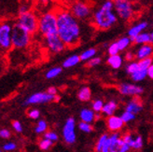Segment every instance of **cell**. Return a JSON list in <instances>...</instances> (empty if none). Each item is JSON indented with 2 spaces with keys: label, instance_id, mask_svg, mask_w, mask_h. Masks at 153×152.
Masks as SVG:
<instances>
[{
  "label": "cell",
  "instance_id": "cell-5",
  "mask_svg": "<svg viewBox=\"0 0 153 152\" xmlns=\"http://www.w3.org/2000/svg\"><path fill=\"white\" fill-rule=\"evenodd\" d=\"M31 36L15 22L12 29V47L18 50L27 48L31 43Z\"/></svg>",
  "mask_w": 153,
  "mask_h": 152
},
{
  "label": "cell",
  "instance_id": "cell-42",
  "mask_svg": "<svg viewBox=\"0 0 153 152\" xmlns=\"http://www.w3.org/2000/svg\"><path fill=\"white\" fill-rule=\"evenodd\" d=\"M136 59L135 57V52L132 51V50H129L125 53L124 55V60L126 61L127 63H131V62H134V61Z\"/></svg>",
  "mask_w": 153,
  "mask_h": 152
},
{
  "label": "cell",
  "instance_id": "cell-19",
  "mask_svg": "<svg viewBox=\"0 0 153 152\" xmlns=\"http://www.w3.org/2000/svg\"><path fill=\"white\" fill-rule=\"evenodd\" d=\"M79 119L80 121L91 124L96 120V113L91 108H84L79 112Z\"/></svg>",
  "mask_w": 153,
  "mask_h": 152
},
{
  "label": "cell",
  "instance_id": "cell-15",
  "mask_svg": "<svg viewBox=\"0 0 153 152\" xmlns=\"http://www.w3.org/2000/svg\"><path fill=\"white\" fill-rule=\"evenodd\" d=\"M124 122L122 119L120 118V116H110L105 119V125L108 130L109 132H111V133H120L122 129L124 127Z\"/></svg>",
  "mask_w": 153,
  "mask_h": 152
},
{
  "label": "cell",
  "instance_id": "cell-10",
  "mask_svg": "<svg viewBox=\"0 0 153 152\" xmlns=\"http://www.w3.org/2000/svg\"><path fill=\"white\" fill-rule=\"evenodd\" d=\"M62 136L67 145H72L76 142V119L72 117L66 119L62 129Z\"/></svg>",
  "mask_w": 153,
  "mask_h": 152
},
{
  "label": "cell",
  "instance_id": "cell-22",
  "mask_svg": "<svg viewBox=\"0 0 153 152\" xmlns=\"http://www.w3.org/2000/svg\"><path fill=\"white\" fill-rule=\"evenodd\" d=\"M76 96L80 102H89L91 99V90L89 87L84 86L79 90Z\"/></svg>",
  "mask_w": 153,
  "mask_h": 152
},
{
  "label": "cell",
  "instance_id": "cell-17",
  "mask_svg": "<svg viewBox=\"0 0 153 152\" xmlns=\"http://www.w3.org/2000/svg\"><path fill=\"white\" fill-rule=\"evenodd\" d=\"M149 27V22L147 21H143L140 22H137L134 25H133L132 27H130L128 30V36L132 39V41L134 42V40L135 39V37L140 35L141 33L145 32V30Z\"/></svg>",
  "mask_w": 153,
  "mask_h": 152
},
{
  "label": "cell",
  "instance_id": "cell-16",
  "mask_svg": "<svg viewBox=\"0 0 153 152\" xmlns=\"http://www.w3.org/2000/svg\"><path fill=\"white\" fill-rule=\"evenodd\" d=\"M143 108H144V105H143V102L140 97H133L131 100H129L126 103L124 106L125 111L131 112L134 114V115H137V114L142 112Z\"/></svg>",
  "mask_w": 153,
  "mask_h": 152
},
{
  "label": "cell",
  "instance_id": "cell-39",
  "mask_svg": "<svg viewBox=\"0 0 153 152\" xmlns=\"http://www.w3.org/2000/svg\"><path fill=\"white\" fill-rule=\"evenodd\" d=\"M43 137L44 138H47V139H49V140H51V142H56V141H58V139H59V135H58V133H56V132H54V131H48V132H46L44 134H43Z\"/></svg>",
  "mask_w": 153,
  "mask_h": 152
},
{
  "label": "cell",
  "instance_id": "cell-13",
  "mask_svg": "<svg viewBox=\"0 0 153 152\" xmlns=\"http://www.w3.org/2000/svg\"><path fill=\"white\" fill-rule=\"evenodd\" d=\"M110 152H130L131 148L122 139L120 133H113L109 134Z\"/></svg>",
  "mask_w": 153,
  "mask_h": 152
},
{
  "label": "cell",
  "instance_id": "cell-21",
  "mask_svg": "<svg viewBox=\"0 0 153 152\" xmlns=\"http://www.w3.org/2000/svg\"><path fill=\"white\" fill-rule=\"evenodd\" d=\"M123 61H124V58H122L120 54H118V55L108 56V59H106V63H108V65L111 68L117 70V69H120V68L122 66V65H123Z\"/></svg>",
  "mask_w": 153,
  "mask_h": 152
},
{
  "label": "cell",
  "instance_id": "cell-37",
  "mask_svg": "<svg viewBox=\"0 0 153 152\" xmlns=\"http://www.w3.org/2000/svg\"><path fill=\"white\" fill-rule=\"evenodd\" d=\"M120 118L122 119L124 123H129V122H131V121L135 119V115L131 112H128V111L124 110L120 114Z\"/></svg>",
  "mask_w": 153,
  "mask_h": 152
},
{
  "label": "cell",
  "instance_id": "cell-43",
  "mask_svg": "<svg viewBox=\"0 0 153 152\" xmlns=\"http://www.w3.org/2000/svg\"><path fill=\"white\" fill-rule=\"evenodd\" d=\"M11 136V132L7 128H2L0 130V137L2 139H10Z\"/></svg>",
  "mask_w": 153,
  "mask_h": 152
},
{
  "label": "cell",
  "instance_id": "cell-29",
  "mask_svg": "<svg viewBox=\"0 0 153 152\" xmlns=\"http://www.w3.org/2000/svg\"><path fill=\"white\" fill-rule=\"evenodd\" d=\"M48 122L44 119H40L37 121V123L35 127V133L36 134H44L46 132H48Z\"/></svg>",
  "mask_w": 153,
  "mask_h": 152
},
{
  "label": "cell",
  "instance_id": "cell-11",
  "mask_svg": "<svg viewBox=\"0 0 153 152\" xmlns=\"http://www.w3.org/2000/svg\"><path fill=\"white\" fill-rule=\"evenodd\" d=\"M44 43L47 50L51 53H52V54L61 53L66 48L65 44L60 39V36L58 35H53V36L44 37Z\"/></svg>",
  "mask_w": 153,
  "mask_h": 152
},
{
  "label": "cell",
  "instance_id": "cell-36",
  "mask_svg": "<svg viewBox=\"0 0 153 152\" xmlns=\"http://www.w3.org/2000/svg\"><path fill=\"white\" fill-rule=\"evenodd\" d=\"M79 131L82 132V133H90L93 132L94 128H93V125L91 123H87V122H83V121H80L78 125Z\"/></svg>",
  "mask_w": 153,
  "mask_h": 152
},
{
  "label": "cell",
  "instance_id": "cell-27",
  "mask_svg": "<svg viewBox=\"0 0 153 152\" xmlns=\"http://www.w3.org/2000/svg\"><path fill=\"white\" fill-rule=\"evenodd\" d=\"M109 137V134L108 133H103L98 137L96 143H95V146H94V151L95 152H101L103 147L105 146V142L108 141Z\"/></svg>",
  "mask_w": 153,
  "mask_h": 152
},
{
  "label": "cell",
  "instance_id": "cell-31",
  "mask_svg": "<svg viewBox=\"0 0 153 152\" xmlns=\"http://www.w3.org/2000/svg\"><path fill=\"white\" fill-rule=\"evenodd\" d=\"M139 69V65H138V61H134V62L128 63L125 66V72L132 76L133 74H134L137 70Z\"/></svg>",
  "mask_w": 153,
  "mask_h": 152
},
{
  "label": "cell",
  "instance_id": "cell-44",
  "mask_svg": "<svg viewBox=\"0 0 153 152\" xmlns=\"http://www.w3.org/2000/svg\"><path fill=\"white\" fill-rule=\"evenodd\" d=\"M12 128L14 129V131L16 133H22V125L19 120H13L12 121Z\"/></svg>",
  "mask_w": 153,
  "mask_h": 152
},
{
  "label": "cell",
  "instance_id": "cell-3",
  "mask_svg": "<svg viewBox=\"0 0 153 152\" xmlns=\"http://www.w3.org/2000/svg\"><path fill=\"white\" fill-rule=\"evenodd\" d=\"M58 19L54 10H49L42 13L38 20V33L43 37L57 35Z\"/></svg>",
  "mask_w": 153,
  "mask_h": 152
},
{
  "label": "cell",
  "instance_id": "cell-48",
  "mask_svg": "<svg viewBox=\"0 0 153 152\" xmlns=\"http://www.w3.org/2000/svg\"><path fill=\"white\" fill-rule=\"evenodd\" d=\"M150 36H151V39H152V43H153V31L150 33Z\"/></svg>",
  "mask_w": 153,
  "mask_h": 152
},
{
  "label": "cell",
  "instance_id": "cell-6",
  "mask_svg": "<svg viewBox=\"0 0 153 152\" xmlns=\"http://www.w3.org/2000/svg\"><path fill=\"white\" fill-rule=\"evenodd\" d=\"M114 6L115 12L120 19L128 22L134 16L135 9L132 0H116L114 2Z\"/></svg>",
  "mask_w": 153,
  "mask_h": 152
},
{
  "label": "cell",
  "instance_id": "cell-28",
  "mask_svg": "<svg viewBox=\"0 0 153 152\" xmlns=\"http://www.w3.org/2000/svg\"><path fill=\"white\" fill-rule=\"evenodd\" d=\"M63 71V68L60 67V66H54V67H51L50 69L46 72L45 74V78L47 79H53L57 78L58 76H60V74L62 73Z\"/></svg>",
  "mask_w": 153,
  "mask_h": 152
},
{
  "label": "cell",
  "instance_id": "cell-34",
  "mask_svg": "<svg viewBox=\"0 0 153 152\" xmlns=\"http://www.w3.org/2000/svg\"><path fill=\"white\" fill-rule=\"evenodd\" d=\"M120 52V50L119 48V45H118L117 41L112 42L111 44L108 45V53L109 56L118 55Z\"/></svg>",
  "mask_w": 153,
  "mask_h": 152
},
{
  "label": "cell",
  "instance_id": "cell-47",
  "mask_svg": "<svg viewBox=\"0 0 153 152\" xmlns=\"http://www.w3.org/2000/svg\"><path fill=\"white\" fill-rule=\"evenodd\" d=\"M36 1L38 4H40V5H43V6H45V5H47V4L49 3L50 0H36Z\"/></svg>",
  "mask_w": 153,
  "mask_h": 152
},
{
  "label": "cell",
  "instance_id": "cell-4",
  "mask_svg": "<svg viewBox=\"0 0 153 152\" xmlns=\"http://www.w3.org/2000/svg\"><path fill=\"white\" fill-rule=\"evenodd\" d=\"M38 20H39V17H37L34 11L29 10L27 12L19 14L16 24L24 28L30 35H34L38 32Z\"/></svg>",
  "mask_w": 153,
  "mask_h": 152
},
{
  "label": "cell",
  "instance_id": "cell-18",
  "mask_svg": "<svg viewBox=\"0 0 153 152\" xmlns=\"http://www.w3.org/2000/svg\"><path fill=\"white\" fill-rule=\"evenodd\" d=\"M153 56V44H145L141 45L135 51L136 60H143L147 58H152Z\"/></svg>",
  "mask_w": 153,
  "mask_h": 152
},
{
  "label": "cell",
  "instance_id": "cell-25",
  "mask_svg": "<svg viewBox=\"0 0 153 152\" xmlns=\"http://www.w3.org/2000/svg\"><path fill=\"white\" fill-rule=\"evenodd\" d=\"M96 53H97V50L95 48H90V49H87L84 51H82L79 54V57L82 62H89L90 60L95 57Z\"/></svg>",
  "mask_w": 153,
  "mask_h": 152
},
{
  "label": "cell",
  "instance_id": "cell-9",
  "mask_svg": "<svg viewBox=\"0 0 153 152\" xmlns=\"http://www.w3.org/2000/svg\"><path fill=\"white\" fill-rule=\"evenodd\" d=\"M71 13L78 20H87L93 17V12H91V5L84 1V0H78L76 1L70 9Z\"/></svg>",
  "mask_w": 153,
  "mask_h": 152
},
{
  "label": "cell",
  "instance_id": "cell-2",
  "mask_svg": "<svg viewBox=\"0 0 153 152\" xmlns=\"http://www.w3.org/2000/svg\"><path fill=\"white\" fill-rule=\"evenodd\" d=\"M118 18L117 13L115 12L114 2L111 0H105L94 12L91 24L96 29L105 31L116 24Z\"/></svg>",
  "mask_w": 153,
  "mask_h": 152
},
{
  "label": "cell",
  "instance_id": "cell-38",
  "mask_svg": "<svg viewBox=\"0 0 153 152\" xmlns=\"http://www.w3.org/2000/svg\"><path fill=\"white\" fill-rule=\"evenodd\" d=\"M138 65L140 69H145L148 70L149 68L153 65V59L152 58H147V59H143L138 61Z\"/></svg>",
  "mask_w": 153,
  "mask_h": 152
},
{
  "label": "cell",
  "instance_id": "cell-41",
  "mask_svg": "<svg viewBox=\"0 0 153 152\" xmlns=\"http://www.w3.org/2000/svg\"><path fill=\"white\" fill-rule=\"evenodd\" d=\"M101 63H102V59H101L100 57L95 56L94 58H93L91 60H90L89 62H87V63H86V65H87L88 67L91 68V67H95V66L99 65Z\"/></svg>",
  "mask_w": 153,
  "mask_h": 152
},
{
  "label": "cell",
  "instance_id": "cell-49",
  "mask_svg": "<svg viewBox=\"0 0 153 152\" xmlns=\"http://www.w3.org/2000/svg\"><path fill=\"white\" fill-rule=\"evenodd\" d=\"M111 1H113V2H115V1H116V0H111Z\"/></svg>",
  "mask_w": 153,
  "mask_h": 152
},
{
  "label": "cell",
  "instance_id": "cell-26",
  "mask_svg": "<svg viewBox=\"0 0 153 152\" xmlns=\"http://www.w3.org/2000/svg\"><path fill=\"white\" fill-rule=\"evenodd\" d=\"M130 77H131V79L134 82H141V81L145 80L146 78H148V70L140 69L139 68L134 74L130 76Z\"/></svg>",
  "mask_w": 153,
  "mask_h": 152
},
{
  "label": "cell",
  "instance_id": "cell-35",
  "mask_svg": "<svg viewBox=\"0 0 153 152\" xmlns=\"http://www.w3.org/2000/svg\"><path fill=\"white\" fill-rule=\"evenodd\" d=\"M17 149V144L13 141H7L3 144L2 150L5 152H12Z\"/></svg>",
  "mask_w": 153,
  "mask_h": 152
},
{
  "label": "cell",
  "instance_id": "cell-7",
  "mask_svg": "<svg viewBox=\"0 0 153 152\" xmlns=\"http://www.w3.org/2000/svg\"><path fill=\"white\" fill-rule=\"evenodd\" d=\"M13 24L10 22H2L0 24V48L3 51H9L12 47Z\"/></svg>",
  "mask_w": 153,
  "mask_h": 152
},
{
  "label": "cell",
  "instance_id": "cell-23",
  "mask_svg": "<svg viewBox=\"0 0 153 152\" xmlns=\"http://www.w3.org/2000/svg\"><path fill=\"white\" fill-rule=\"evenodd\" d=\"M81 62L80 57L78 54H73L69 57H67L63 62L64 68H72L76 65H78Z\"/></svg>",
  "mask_w": 153,
  "mask_h": 152
},
{
  "label": "cell",
  "instance_id": "cell-45",
  "mask_svg": "<svg viewBox=\"0 0 153 152\" xmlns=\"http://www.w3.org/2000/svg\"><path fill=\"white\" fill-rule=\"evenodd\" d=\"M47 93H50V94H51V95H53V96H56V95H58V90H57V88L51 86V87H49L48 88Z\"/></svg>",
  "mask_w": 153,
  "mask_h": 152
},
{
  "label": "cell",
  "instance_id": "cell-46",
  "mask_svg": "<svg viewBox=\"0 0 153 152\" xmlns=\"http://www.w3.org/2000/svg\"><path fill=\"white\" fill-rule=\"evenodd\" d=\"M148 78L153 79V65L148 69Z\"/></svg>",
  "mask_w": 153,
  "mask_h": 152
},
{
  "label": "cell",
  "instance_id": "cell-40",
  "mask_svg": "<svg viewBox=\"0 0 153 152\" xmlns=\"http://www.w3.org/2000/svg\"><path fill=\"white\" fill-rule=\"evenodd\" d=\"M27 116L32 119H37L40 117V111L36 108H31L27 111Z\"/></svg>",
  "mask_w": 153,
  "mask_h": 152
},
{
  "label": "cell",
  "instance_id": "cell-12",
  "mask_svg": "<svg viewBox=\"0 0 153 152\" xmlns=\"http://www.w3.org/2000/svg\"><path fill=\"white\" fill-rule=\"evenodd\" d=\"M119 93L122 96H127V97H139L144 93V88L134 84V83L130 82H123L120 83L118 86Z\"/></svg>",
  "mask_w": 153,
  "mask_h": 152
},
{
  "label": "cell",
  "instance_id": "cell-30",
  "mask_svg": "<svg viewBox=\"0 0 153 152\" xmlns=\"http://www.w3.org/2000/svg\"><path fill=\"white\" fill-rule=\"evenodd\" d=\"M117 43L119 45V48H120V51H123V50H127L130 46H131L133 41L127 36H122V37H120V39H119L117 40Z\"/></svg>",
  "mask_w": 153,
  "mask_h": 152
},
{
  "label": "cell",
  "instance_id": "cell-32",
  "mask_svg": "<svg viewBox=\"0 0 153 152\" xmlns=\"http://www.w3.org/2000/svg\"><path fill=\"white\" fill-rule=\"evenodd\" d=\"M53 142H51V140H49V139H47V138H44V137H42L39 141H38V143H37V145H38V148H39L41 150H43V151H47V150H49L52 146H53Z\"/></svg>",
  "mask_w": 153,
  "mask_h": 152
},
{
  "label": "cell",
  "instance_id": "cell-33",
  "mask_svg": "<svg viewBox=\"0 0 153 152\" xmlns=\"http://www.w3.org/2000/svg\"><path fill=\"white\" fill-rule=\"evenodd\" d=\"M104 105H105L104 101L102 99H100V98H97V99L91 102V109H93L95 113H102Z\"/></svg>",
  "mask_w": 153,
  "mask_h": 152
},
{
  "label": "cell",
  "instance_id": "cell-8",
  "mask_svg": "<svg viewBox=\"0 0 153 152\" xmlns=\"http://www.w3.org/2000/svg\"><path fill=\"white\" fill-rule=\"evenodd\" d=\"M59 100H60L59 95L53 96L48 93L47 92H38L27 97L25 101L24 102V105L28 106V105H43V104H48L51 102H58Z\"/></svg>",
  "mask_w": 153,
  "mask_h": 152
},
{
  "label": "cell",
  "instance_id": "cell-1",
  "mask_svg": "<svg viewBox=\"0 0 153 152\" xmlns=\"http://www.w3.org/2000/svg\"><path fill=\"white\" fill-rule=\"evenodd\" d=\"M58 19L57 35L65 44L66 48H75L80 42L81 28L79 22L70 10H56Z\"/></svg>",
  "mask_w": 153,
  "mask_h": 152
},
{
  "label": "cell",
  "instance_id": "cell-20",
  "mask_svg": "<svg viewBox=\"0 0 153 152\" xmlns=\"http://www.w3.org/2000/svg\"><path fill=\"white\" fill-rule=\"evenodd\" d=\"M119 108V105L115 100H109L106 103H105V105L102 110V114L105 117H110L114 116L116 114L117 110Z\"/></svg>",
  "mask_w": 153,
  "mask_h": 152
},
{
  "label": "cell",
  "instance_id": "cell-24",
  "mask_svg": "<svg viewBox=\"0 0 153 152\" xmlns=\"http://www.w3.org/2000/svg\"><path fill=\"white\" fill-rule=\"evenodd\" d=\"M134 43L136 45H139V46H141V45H145V44L152 43L150 33H148V32L141 33L140 35H138L135 37V39L134 40Z\"/></svg>",
  "mask_w": 153,
  "mask_h": 152
},
{
  "label": "cell",
  "instance_id": "cell-14",
  "mask_svg": "<svg viewBox=\"0 0 153 152\" xmlns=\"http://www.w3.org/2000/svg\"><path fill=\"white\" fill-rule=\"evenodd\" d=\"M121 137L131 148V149L134 151H139L143 148L144 141L140 134L134 133L133 132H125L121 134Z\"/></svg>",
  "mask_w": 153,
  "mask_h": 152
}]
</instances>
